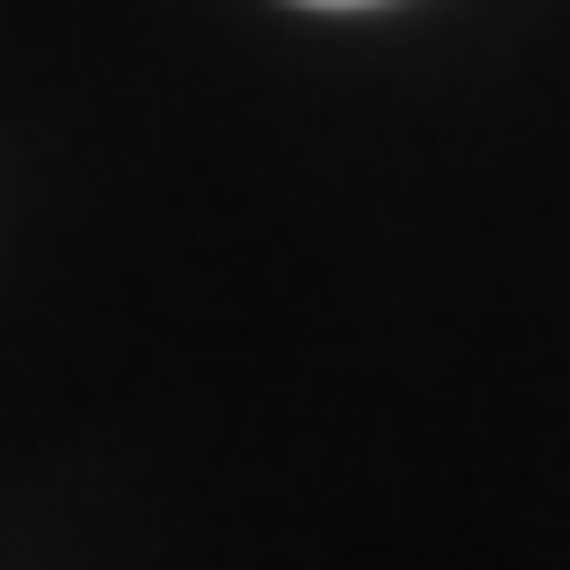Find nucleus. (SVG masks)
Listing matches in <instances>:
<instances>
[{"mask_svg":"<svg viewBox=\"0 0 570 570\" xmlns=\"http://www.w3.org/2000/svg\"><path fill=\"white\" fill-rule=\"evenodd\" d=\"M312 9H356V0H312Z\"/></svg>","mask_w":570,"mask_h":570,"instance_id":"f257e3e1","label":"nucleus"}]
</instances>
